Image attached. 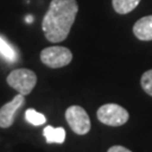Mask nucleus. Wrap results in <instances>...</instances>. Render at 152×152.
<instances>
[{"mask_svg": "<svg viewBox=\"0 0 152 152\" xmlns=\"http://www.w3.org/2000/svg\"><path fill=\"white\" fill-rule=\"evenodd\" d=\"M0 55H2L6 60L10 62L17 61V53L15 49L1 36H0Z\"/></svg>", "mask_w": 152, "mask_h": 152, "instance_id": "10", "label": "nucleus"}, {"mask_svg": "<svg viewBox=\"0 0 152 152\" xmlns=\"http://www.w3.org/2000/svg\"><path fill=\"white\" fill-rule=\"evenodd\" d=\"M72 60V53L64 46H50L41 52V61L52 69L68 65Z\"/></svg>", "mask_w": 152, "mask_h": 152, "instance_id": "5", "label": "nucleus"}, {"mask_svg": "<svg viewBox=\"0 0 152 152\" xmlns=\"http://www.w3.org/2000/svg\"><path fill=\"white\" fill-rule=\"evenodd\" d=\"M107 152H132V151L129 150V149H126L125 147H122V145H114V147L109 148Z\"/></svg>", "mask_w": 152, "mask_h": 152, "instance_id": "13", "label": "nucleus"}, {"mask_svg": "<svg viewBox=\"0 0 152 152\" xmlns=\"http://www.w3.org/2000/svg\"><path fill=\"white\" fill-rule=\"evenodd\" d=\"M24 103H25L24 95L18 94L11 99L10 102L5 104L0 108V127L8 129L14 124L17 110L22 107Z\"/></svg>", "mask_w": 152, "mask_h": 152, "instance_id": "6", "label": "nucleus"}, {"mask_svg": "<svg viewBox=\"0 0 152 152\" xmlns=\"http://www.w3.org/2000/svg\"><path fill=\"white\" fill-rule=\"evenodd\" d=\"M133 33L141 41H152V15L140 18L133 26Z\"/></svg>", "mask_w": 152, "mask_h": 152, "instance_id": "7", "label": "nucleus"}, {"mask_svg": "<svg viewBox=\"0 0 152 152\" xmlns=\"http://www.w3.org/2000/svg\"><path fill=\"white\" fill-rule=\"evenodd\" d=\"M76 0H52L42 22L44 35L52 43H60L68 37L76 20Z\"/></svg>", "mask_w": 152, "mask_h": 152, "instance_id": "1", "label": "nucleus"}, {"mask_svg": "<svg viewBox=\"0 0 152 152\" xmlns=\"http://www.w3.org/2000/svg\"><path fill=\"white\" fill-rule=\"evenodd\" d=\"M43 135L48 143H58L61 144L65 140V130L63 127H53L48 125L43 130Z\"/></svg>", "mask_w": 152, "mask_h": 152, "instance_id": "8", "label": "nucleus"}, {"mask_svg": "<svg viewBox=\"0 0 152 152\" xmlns=\"http://www.w3.org/2000/svg\"><path fill=\"white\" fill-rule=\"evenodd\" d=\"M7 82L11 88H14L19 94L26 96V95H29L34 89L37 82V77L32 70L16 69L8 75Z\"/></svg>", "mask_w": 152, "mask_h": 152, "instance_id": "2", "label": "nucleus"}, {"mask_svg": "<svg viewBox=\"0 0 152 152\" xmlns=\"http://www.w3.org/2000/svg\"><path fill=\"white\" fill-rule=\"evenodd\" d=\"M141 0H112L115 11L121 15L129 14L139 6Z\"/></svg>", "mask_w": 152, "mask_h": 152, "instance_id": "9", "label": "nucleus"}, {"mask_svg": "<svg viewBox=\"0 0 152 152\" xmlns=\"http://www.w3.org/2000/svg\"><path fill=\"white\" fill-rule=\"evenodd\" d=\"M97 117L103 124L108 126H122L129 121V112L117 104H106L99 107Z\"/></svg>", "mask_w": 152, "mask_h": 152, "instance_id": "3", "label": "nucleus"}, {"mask_svg": "<svg viewBox=\"0 0 152 152\" xmlns=\"http://www.w3.org/2000/svg\"><path fill=\"white\" fill-rule=\"evenodd\" d=\"M32 18H33L32 16H28V17H27V19H26V20H27V22H32V20H33Z\"/></svg>", "mask_w": 152, "mask_h": 152, "instance_id": "14", "label": "nucleus"}, {"mask_svg": "<svg viewBox=\"0 0 152 152\" xmlns=\"http://www.w3.org/2000/svg\"><path fill=\"white\" fill-rule=\"evenodd\" d=\"M141 86L143 90L152 97V70H148L141 78Z\"/></svg>", "mask_w": 152, "mask_h": 152, "instance_id": "12", "label": "nucleus"}, {"mask_svg": "<svg viewBox=\"0 0 152 152\" xmlns=\"http://www.w3.org/2000/svg\"><path fill=\"white\" fill-rule=\"evenodd\" d=\"M65 120L70 125L71 130L78 135H85L90 131L91 124L89 115L80 106H70L65 110Z\"/></svg>", "mask_w": 152, "mask_h": 152, "instance_id": "4", "label": "nucleus"}, {"mask_svg": "<svg viewBox=\"0 0 152 152\" xmlns=\"http://www.w3.org/2000/svg\"><path fill=\"white\" fill-rule=\"evenodd\" d=\"M25 118L29 124L34 126H39L43 125L46 122V117L42 113H38L34 108H28L25 113Z\"/></svg>", "mask_w": 152, "mask_h": 152, "instance_id": "11", "label": "nucleus"}]
</instances>
